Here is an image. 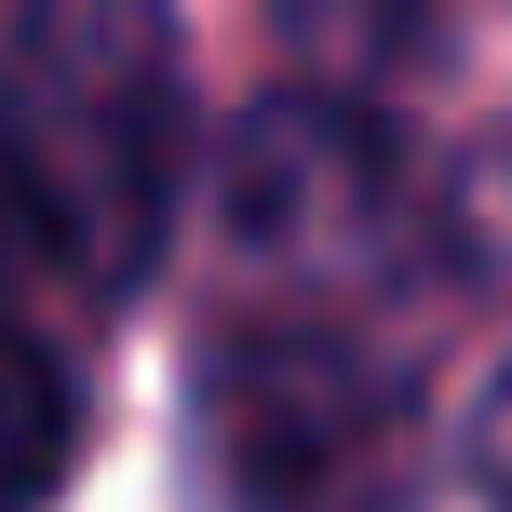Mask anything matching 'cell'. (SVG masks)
<instances>
[{
  "instance_id": "obj_1",
  "label": "cell",
  "mask_w": 512,
  "mask_h": 512,
  "mask_svg": "<svg viewBox=\"0 0 512 512\" xmlns=\"http://www.w3.org/2000/svg\"><path fill=\"white\" fill-rule=\"evenodd\" d=\"M0 203L54 283H149L176 216V41L149 14L54 0L0 41Z\"/></svg>"
},
{
  "instance_id": "obj_2",
  "label": "cell",
  "mask_w": 512,
  "mask_h": 512,
  "mask_svg": "<svg viewBox=\"0 0 512 512\" xmlns=\"http://www.w3.org/2000/svg\"><path fill=\"white\" fill-rule=\"evenodd\" d=\"M203 459L243 512H405L418 391L351 324H270L203 364Z\"/></svg>"
},
{
  "instance_id": "obj_3",
  "label": "cell",
  "mask_w": 512,
  "mask_h": 512,
  "mask_svg": "<svg viewBox=\"0 0 512 512\" xmlns=\"http://www.w3.org/2000/svg\"><path fill=\"white\" fill-rule=\"evenodd\" d=\"M81 459V391L27 310H0V512H41Z\"/></svg>"
},
{
  "instance_id": "obj_4",
  "label": "cell",
  "mask_w": 512,
  "mask_h": 512,
  "mask_svg": "<svg viewBox=\"0 0 512 512\" xmlns=\"http://www.w3.org/2000/svg\"><path fill=\"white\" fill-rule=\"evenodd\" d=\"M459 459H472V499H486V512H512V364L486 378V405H472Z\"/></svg>"
}]
</instances>
